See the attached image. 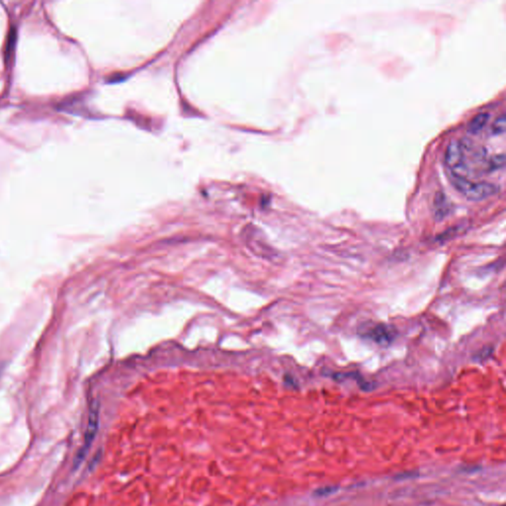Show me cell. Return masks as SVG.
Here are the masks:
<instances>
[{
    "mask_svg": "<svg viewBox=\"0 0 506 506\" xmlns=\"http://www.w3.org/2000/svg\"><path fill=\"white\" fill-rule=\"evenodd\" d=\"M452 185L466 199L470 201H483L498 194L501 190L500 186L491 182H474L467 177L451 176Z\"/></svg>",
    "mask_w": 506,
    "mask_h": 506,
    "instance_id": "cell-1",
    "label": "cell"
},
{
    "mask_svg": "<svg viewBox=\"0 0 506 506\" xmlns=\"http://www.w3.org/2000/svg\"><path fill=\"white\" fill-rule=\"evenodd\" d=\"M98 425H99V405L97 402H93V404L90 408V412H89L88 423H87V428H86V432H85V436H84L83 446L78 451V454L76 455V457L74 459V468H77L84 460V458H85V456H86V454H87V452H88L90 446L92 445L93 440L96 436V433L98 430Z\"/></svg>",
    "mask_w": 506,
    "mask_h": 506,
    "instance_id": "cell-2",
    "label": "cell"
},
{
    "mask_svg": "<svg viewBox=\"0 0 506 506\" xmlns=\"http://www.w3.org/2000/svg\"><path fill=\"white\" fill-rule=\"evenodd\" d=\"M465 150L466 147L462 142H452L445 154V164L451 169L452 174L465 177L467 169L465 166Z\"/></svg>",
    "mask_w": 506,
    "mask_h": 506,
    "instance_id": "cell-3",
    "label": "cell"
},
{
    "mask_svg": "<svg viewBox=\"0 0 506 506\" xmlns=\"http://www.w3.org/2000/svg\"><path fill=\"white\" fill-rule=\"evenodd\" d=\"M367 336L377 343L383 344V343H390L394 339V334L389 327L384 325H379L371 329Z\"/></svg>",
    "mask_w": 506,
    "mask_h": 506,
    "instance_id": "cell-4",
    "label": "cell"
},
{
    "mask_svg": "<svg viewBox=\"0 0 506 506\" xmlns=\"http://www.w3.org/2000/svg\"><path fill=\"white\" fill-rule=\"evenodd\" d=\"M491 119V115L489 113H480L476 117L473 118V120L469 124V132L472 134H478L480 133L489 123Z\"/></svg>",
    "mask_w": 506,
    "mask_h": 506,
    "instance_id": "cell-5",
    "label": "cell"
},
{
    "mask_svg": "<svg viewBox=\"0 0 506 506\" xmlns=\"http://www.w3.org/2000/svg\"><path fill=\"white\" fill-rule=\"evenodd\" d=\"M506 115L503 114L496 119L491 128V133L494 136H501L506 133Z\"/></svg>",
    "mask_w": 506,
    "mask_h": 506,
    "instance_id": "cell-6",
    "label": "cell"
},
{
    "mask_svg": "<svg viewBox=\"0 0 506 506\" xmlns=\"http://www.w3.org/2000/svg\"><path fill=\"white\" fill-rule=\"evenodd\" d=\"M506 164V159L504 155L495 156L493 157L488 165V171H495L499 169H503Z\"/></svg>",
    "mask_w": 506,
    "mask_h": 506,
    "instance_id": "cell-7",
    "label": "cell"
},
{
    "mask_svg": "<svg viewBox=\"0 0 506 506\" xmlns=\"http://www.w3.org/2000/svg\"><path fill=\"white\" fill-rule=\"evenodd\" d=\"M334 492H335L334 488H326V489L318 490L316 492V496H318V497H326V496H329V495L333 494Z\"/></svg>",
    "mask_w": 506,
    "mask_h": 506,
    "instance_id": "cell-8",
    "label": "cell"
}]
</instances>
